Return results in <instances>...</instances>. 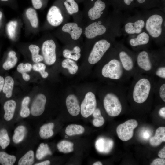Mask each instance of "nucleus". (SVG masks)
<instances>
[{
	"mask_svg": "<svg viewBox=\"0 0 165 165\" xmlns=\"http://www.w3.org/2000/svg\"><path fill=\"white\" fill-rule=\"evenodd\" d=\"M138 125L137 121L134 119L128 120L119 124L116 128V132L119 138L125 141L130 139L133 135L134 130Z\"/></svg>",
	"mask_w": 165,
	"mask_h": 165,
	"instance_id": "nucleus-6",
	"label": "nucleus"
},
{
	"mask_svg": "<svg viewBox=\"0 0 165 165\" xmlns=\"http://www.w3.org/2000/svg\"><path fill=\"white\" fill-rule=\"evenodd\" d=\"M163 22L162 16L157 14L152 15L147 20L145 25L146 29L152 37L157 38L161 35Z\"/></svg>",
	"mask_w": 165,
	"mask_h": 165,
	"instance_id": "nucleus-7",
	"label": "nucleus"
},
{
	"mask_svg": "<svg viewBox=\"0 0 165 165\" xmlns=\"http://www.w3.org/2000/svg\"><path fill=\"white\" fill-rule=\"evenodd\" d=\"M14 132L12 140L14 143L18 144L24 139L26 136L27 130L24 126L20 125L15 129Z\"/></svg>",
	"mask_w": 165,
	"mask_h": 165,
	"instance_id": "nucleus-23",
	"label": "nucleus"
},
{
	"mask_svg": "<svg viewBox=\"0 0 165 165\" xmlns=\"http://www.w3.org/2000/svg\"><path fill=\"white\" fill-rule=\"evenodd\" d=\"M158 156L160 158L165 159V147L164 146L159 152Z\"/></svg>",
	"mask_w": 165,
	"mask_h": 165,
	"instance_id": "nucleus-44",
	"label": "nucleus"
},
{
	"mask_svg": "<svg viewBox=\"0 0 165 165\" xmlns=\"http://www.w3.org/2000/svg\"><path fill=\"white\" fill-rule=\"evenodd\" d=\"M143 137L145 139H148L150 137V134L148 130H145L143 132Z\"/></svg>",
	"mask_w": 165,
	"mask_h": 165,
	"instance_id": "nucleus-48",
	"label": "nucleus"
},
{
	"mask_svg": "<svg viewBox=\"0 0 165 165\" xmlns=\"http://www.w3.org/2000/svg\"><path fill=\"white\" fill-rule=\"evenodd\" d=\"M16 55V53L13 51L9 52L8 58L2 65V67L4 69L9 70L16 65L18 61V58Z\"/></svg>",
	"mask_w": 165,
	"mask_h": 165,
	"instance_id": "nucleus-24",
	"label": "nucleus"
},
{
	"mask_svg": "<svg viewBox=\"0 0 165 165\" xmlns=\"http://www.w3.org/2000/svg\"><path fill=\"white\" fill-rule=\"evenodd\" d=\"M17 22L16 21H11L7 24L6 27L7 31L9 37L13 39L15 36Z\"/></svg>",
	"mask_w": 165,
	"mask_h": 165,
	"instance_id": "nucleus-39",
	"label": "nucleus"
},
{
	"mask_svg": "<svg viewBox=\"0 0 165 165\" xmlns=\"http://www.w3.org/2000/svg\"><path fill=\"white\" fill-rule=\"evenodd\" d=\"M146 0H137V2L139 3H143Z\"/></svg>",
	"mask_w": 165,
	"mask_h": 165,
	"instance_id": "nucleus-52",
	"label": "nucleus"
},
{
	"mask_svg": "<svg viewBox=\"0 0 165 165\" xmlns=\"http://www.w3.org/2000/svg\"><path fill=\"white\" fill-rule=\"evenodd\" d=\"M62 29L64 32L70 34L72 38L74 40L78 39L82 32V28L79 27L76 23L74 22L65 24L62 27Z\"/></svg>",
	"mask_w": 165,
	"mask_h": 165,
	"instance_id": "nucleus-15",
	"label": "nucleus"
},
{
	"mask_svg": "<svg viewBox=\"0 0 165 165\" xmlns=\"http://www.w3.org/2000/svg\"><path fill=\"white\" fill-rule=\"evenodd\" d=\"M64 5L70 15L77 13L79 11L78 5L74 0H66Z\"/></svg>",
	"mask_w": 165,
	"mask_h": 165,
	"instance_id": "nucleus-38",
	"label": "nucleus"
},
{
	"mask_svg": "<svg viewBox=\"0 0 165 165\" xmlns=\"http://www.w3.org/2000/svg\"><path fill=\"white\" fill-rule=\"evenodd\" d=\"M159 114L161 117L165 118V107L163 106L161 108L159 111Z\"/></svg>",
	"mask_w": 165,
	"mask_h": 165,
	"instance_id": "nucleus-45",
	"label": "nucleus"
},
{
	"mask_svg": "<svg viewBox=\"0 0 165 165\" xmlns=\"http://www.w3.org/2000/svg\"><path fill=\"white\" fill-rule=\"evenodd\" d=\"M157 58L158 57L151 56L146 50H143L139 52L135 57L136 66L138 72L153 77Z\"/></svg>",
	"mask_w": 165,
	"mask_h": 165,
	"instance_id": "nucleus-3",
	"label": "nucleus"
},
{
	"mask_svg": "<svg viewBox=\"0 0 165 165\" xmlns=\"http://www.w3.org/2000/svg\"><path fill=\"white\" fill-rule=\"evenodd\" d=\"M30 101V97L26 96L24 98L22 101L20 115L22 118L27 117L30 115L31 112L28 107Z\"/></svg>",
	"mask_w": 165,
	"mask_h": 165,
	"instance_id": "nucleus-34",
	"label": "nucleus"
},
{
	"mask_svg": "<svg viewBox=\"0 0 165 165\" xmlns=\"http://www.w3.org/2000/svg\"><path fill=\"white\" fill-rule=\"evenodd\" d=\"M149 40L148 35L143 32L138 35L136 38H131L129 41L130 45L133 47L144 45L147 44Z\"/></svg>",
	"mask_w": 165,
	"mask_h": 165,
	"instance_id": "nucleus-21",
	"label": "nucleus"
},
{
	"mask_svg": "<svg viewBox=\"0 0 165 165\" xmlns=\"http://www.w3.org/2000/svg\"><path fill=\"white\" fill-rule=\"evenodd\" d=\"M56 46L52 39L45 41L43 43L42 51L45 63L48 65L54 64L56 60Z\"/></svg>",
	"mask_w": 165,
	"mask_h": 165,
	"instance_id": "nucleus-9",
	"label": "nucleus"
},
{
	"mask_svg": "<svg viewBox=\"0 0 165 165\" xmlns=\"http://www.w3.org/2000/svg\"><path fill=\"white\" fill-rule=\"evenodd\" d=\"M46 101L45 96L40 94L38 95L34 100L31 106V113L35 117L41 115L44 112Z\"/></svg>",
	"mask_w": 165,
	"mask_h": 165,
	"instance_id": "nucleus-10",
	"label": "nucleus"
},
{
	"mask_svg": "<svg viewBox=\"0 0 165 165\" xmlns=\"http://www.w3.org/2000/svg\"><path fill=\"white\" fill-rule=\"evenodd\" d=\"M52 152L48 145L46 144L42 143L40 144L36 152V157L38 160H40L47 155H51Z\"/></svg>",
	"mask_w": 165,
	"mask_h": 165,
	"instance_id": "nucleus-27",
	"label": "nucleus"
},
{
	"mask_svg": "<svg viewBox=\"0 0 165 165\" xmlns=\"http://www.w3.org/2000/svg\"><path fill=\"white\" fill-rule=\"evenodd\" d=\"M165 141V127H160L156 130L155 135L149 140L150 145L154 147L159 146Z\"/></svg>",
	"mask_w": 165,
	"mask_h": 165,
	"instance_id": "nucleus-19",
	"label": "nucleus"
},
{
	"mask_svg": "<svg viewBox=\"0 0 165 165\" xmlns=\"http://www.w3.org/2000/svg\"><path fill=\"white\" fill-rule=\"evenodd\" d=\"M106 5L105 2L101 0H97L94 6L88 11V15L91 20H95L99 18L101 13L105 9Z\"/></svg>",
	"mask_w": 165,
	"mask_h": 165,
	"instance_id": "nucleus-16",
	"label": "nucleus"
},
{
	"mask_svg": "<svg viewBox=\"0 0 165 165\" xmlns=\"http://www.w3.org/2000/svg\"><path fill=\"white\" fill-rule=\"evenodd\" d=\"M5 80L4 78L0 76V92L2 90L4 83Z\"/></svg>",
	"mask_w": 165,
	"mask_h": 165,
	"instance_id": "nucleus-47",
	"label": "nucleus"
},
{
	"mask_svg": "<svg viewBox=\"0 0 165 165\" xmlns=\"http://www.w3.org/2000/svg\"><path fill=\"white\" fill-rule=\"evenodd\" d=\"M32 68L31 64L29 63H26L24 64L23 63H21L19 64L17 67V70L18 72L21 74L27 73L31 71Z\"/></svg>",
	"mask_w": 165,
	"mask_h": 165,
	"instance_id": "nucleus-41",
	"label": "nucleus"
},
{
	"mask_svg": "<svg viewBox=\"0 0 165 165\" xmlns=\"http://www.w3.org/2000/svg\"><path fill=\"white\" fill-rule=\"evenodd\" d=\"M106 31V28L104 25L97 22H93L86 28L85 35L88 38H93L104 34Z\"/></svg>",
	"mask_w": 165,
	"mask_h": 165,
	"instance_id": "nucleus-12",
	"label": "nucleus"
},
{
	"mask_svg": "<svg viewBox=\"0 0 165 165\" xmlns=\"http://www.w3.org/2000/svg\"><path fill=\"white\" fill-rule=\"evenodd\" d=\"M113 145V141L112 139L101 137L96 141L95 146L98 152L101 153H107L112 149Z\"/></svg>",
	"mask_w": 165,
	"mask_h": 165,
	"instance_id": "nucleus-14",
	"label": "nucleus"
},
{
	"mask_svg": "<svg viewBox=\"0 0 165 165\" xmlns=\"http://www.w3.org/2000/svg\"><path fill=\"white\" fill-rule=\"evenodd\" d=\"M150 165H165V160L164 159L157 158L154 160Z\"/></svg>",
	"mask_w": 165,
	"mask_h": 165,
	"instance_id": "nucleus-42",
	"label": "nucleus"
},
{
	"mask_svg": "<svg viewBox=\"0 0 165 165\" xmlns=\"http://www.w3.org/2000/svg\"><path fill=\"white\" fill-rule=\"evenodd\" d=\"M32 4L34 8L36 9H39L42 6L41 0H31Z\"/></svg>",
	"mask_w": 165,
	"mask_h": 165,
	"instance_id": "nucleus-43",
	"label": "nucleus"
},
{
	"mask_svg": "<svg viewBox=\"0 0 165 165\" xmlns=\"http://www.w3.org/2000/svg\"><path fill=\"white\" fill-rule=\"evenodd\" d=\"M32 68L34 71L39 72L43 78H46L48 76V73L45 71L46 66L44 64L36 63L33 65Z\"/></svg>",
	"mask_w": 165,
	"mask_h": 165,
	"instance_id": "nucleus-40",
	"label": "nucleus"
},
{
	"mask_svg": "<svg viewBox=\"0 0 165 165\" xmlns=\"http://www.w3.org/2000/svg\"><path fill=\"white\" fill-rule=\"evenodd\" d=\"M26 15L31 26L33 28H37L38 25V20L35 10L31 8L28 9L26 11Z\"/></svg>",
	"mask_w": 165,
	"mask_h": 165,
	"instance_id": "nucleus-36",
	"label": "nucleus"
},
{
	"mask_svg": "<svg viewBox=\"0 0 165 165\" xmlns=\"http://www.w3.org/2000/svg\"><path fill=\"white\" fill-rule=\"evenodd\" d=\"M14 84V81L12 77L7 76L5 78L2 90L7 98H10L12 96Z\"/></svg>",
	"mask_w": 165,
	"mask_h": 165,
	"instance_id": "nucleus-25",
	"label": "nucleus"
},
{
	"mask_svg": "<svg viewBox=\"0 0 165 165\" xmlns=\"http://www.w3.org/2000/svg\"><path fill=\"white\" fill-rule=\"evenodd\" d=\"M92 114L94 118L92 121L93 125L97 127L102 126L105 120L101 115L100 110L99 108H96Z\"/></svg>",
	"mask_w": 165,
	"mask_h": 165,
	"instance_id": "nucleus-37",
	"label": "nucleus"
},
{
	"mask_svg": "<svg viewBox=\"0 0 165 165\" xmlns=\"http://www.w3.org/2000/svg\"><path fill=\"white\" fill-rule=\"evenodd\" d=\"M2 13L1 11H0V26L1 24V20L2 19Z\"/></svg>",
	"mask_w": 165,
	"mask_h": 165,
	"instance_id": "nucleus-53",
	"label": "nucleus"
},
{
	"mask_svg": "<svg viewBox=\"0 0 165 165\" xmlns=\"http://www.w3.org/2000/svg\"><path fill=\"white\" fill-rule=\"evenodd\" d=\"M62 66L64 68L68 69L69 73L71 74H75L78 68L77 64L73 60L68 58L62 61Z\"/></svg>",
	"mask_w": 165,
	"mask_h": 165,
	"instance_id": "nucleus-32",
	"label": "nucleus"
},
{
	"mask_svg": "<svg viewBox=\"0 0 165 165\" xmlns=\"http://www.w3.org/2000/svg\"><path fill=\"white\" fill-rule=\"evenodd\" d=\"M54 125L53 123H50L42 125L39 129V135L41 138L48 139L54 134L53 129Z\"/></svg>",
	"mask_w": 165,
	"mask_h": 165,
	"instance_id": "nucleus-22",
	"label": "nucleus"
},
{
	"mask_svg": "<svg viewBox=\"0 0 165 165\" xmlns=\"http://www.w3.org/2000/svg\"><path fill=\"white\" fill-rule=\"evenodd\" d=\"M35 156L33 151H28L22 157L18 162L19 165H31L34 162Z\"/></svg>",
	"mask_w": 165,
	"mask_h": 165,
	"instance_id": "nucleus-30",
	"label": "nucleus"
},
{
	"mask_svg": "<svg viewBox=\"0 0 165 165\" xmlns=\"http://www.w3.org/2000/svg\"><path fill=\"white\" fill-rule=\"evenodd\" d=\"M1 1H8L9 0H0Z\"/></svg>",
	"mask_w": 165,
	"mask_h": 165,
	"instance_id": "nucleus-54",
	"label": "nucleus"
},
{
	"mask_svg": "<svg viewBox=\"0 0 165 165\" xmlns=\"http://www.w3.org/2000/svg\"><path fill=\"white\" fill-rule=\"evenodd\" d=\"M74 144L73 143L66 140H62L57 145L58 150L64 153H68L73 151Z\"/></svg>",
	"mask_w": 165,
	"mask_h": 165,
	"instance_id": "nucleus-33",
	"label": "nucleus"
},
{
	"mask_svg": "<svg viewBox=\"0 0 165 165\" xmlns=\"http://www.w3.org/2000/svg\"><path fill=\"white\" fill-rule=\"evenodd\" d=\"M117 53L122 67L131 78L138 72L136 64L135 57L124 49H119Z\"/></svg>",
	"mask_w": 165,
	"mask_h": 165,
	"instance_id": "nucleus-4",
	"label": "nucleus"
},
{
	"mask_svg": "<svg viewBox=\"0 0 165 165\" xmlns=\"http://www.w3.org/2000/svg\"><path fill=\"white\" fill-rule=\"evenodd\" d=\"M153 77L158 79L165 80V62L164 59L158 57L153 73Z\"/></svg>",
	"mask_w": 165,
	"mask_h": 165,
	"instance_id": "nucleus-20",
	"label": "nucleus"
},
{
	"mask_svg": "<svg viewBox=\"0 0 165 165\" xmlns=\"http://www.w3.org/2000/svg\"><path fill=\"white\" fill-rule=\"evenodd\" d=\"M145 24L144 21L141 19L134 23L128 22L125 25V30L126 32L129 34L139 33L142 31Z\"/></svg>",
	"mask_w": 165,
	"mask_h": 165,
	"instance_id": "nucleus-18",
	"label": "nucleus"
},
{
	"mask_svg": "<svg viewBox=\"0 0 165 165\" xmlns=\"http://www.w3.org/2000/svg\"><path fill=\"white\" fill-rule=\"evenodd\" d=\"M10 140L7 130L4 127L0 129V147L5 149L10 144Z\"/></svg>",
	"mask_w": 165,
	"mask_h": 165,
	"instance_id": "nucleus-29",
	"label": "nucleus"
},
{
	"mask_svg": "<svg viewBox=\"0 0 165 165\" xmlns=\"http://www.w3.org/2000/svg\"><path fill=\"white\" fill-rule=\"evenodd\" d=\"M50 163V162L49 160H46L42 162L37 163L35 164V165H49Z\"/></svg>",
	"mask_w": 165,
	"mask_h": 165,
	"instance_id": "nucleus-46",
	"label": "nucleus"
},
{
	"mask_svg": "<svg viewBox=\"0 0 165 165\" xmlns=\"http://www.w3.org/2000/svg\"><path fill=\"white\" fill-rule=\"evenodd\" d=\"M22 78L23 79L26 81H29L30 79L29 75L27 73H25L22 74Z\"/></svg>",
	"mask_w": 165,
	"mask_h": 165,
	"instance_id": "nucleus-49",
	"label": "nucleus"
},
{
	"mask_svg": "<svg viewBox=\"0 0 165 165\" xmlns=\"http://www.w3.org/2000/svg\"><path fill=\"white\" fill-rule=\"evenodd\" d=\"M101 74L103 78L109 79L114 83L125 85L131 79L123 69L117 53L103 66Z\"/></svg>",
	"mask_w": 165,
	"mask_h": 165,
	"instance_id": "nucleus-2",
	"label": "nucleus"
},
{
	"mask_svg": "<svg viewBox=\"0 0 165 165\" xmlns=\"http://www.w3.org/2000/svg\"><path fill=\"white\" fill-rule=\"evenodd\" d=\"M97 105L94 94L92 92L87 93L81 105L80 111L82 116L87 118L92 114L96 108Z\"/></svg>",
	"mask_w": 165,
	"mask_h": 165,
	"instance_id": "nucleus-8",
	"label": "nucleus"
},
{
	"mask_svg": "<svg viewBox=\"0 0 165 165\" xmlns=\"http://www.w3.org/2000/svg\"><path fill=\"white\" fill-rule=\"evenodd\" d=\"M84 131L85 129L82 126L72 124L69 125L66 127L65 132L67 135L71 136L82 134L84 133Z\"/></svg>",
	"mask_w": 165,
	"mask_h": 165,
	"instance_id": "nucleus-28",
	"label": "nucleus"
},
{
	"mask_svg": "<svg viewBox=\"0 0 165 165\" xmlns=\"http://www.w3.org/2000/svg\"><path fill=\"white\" fill-rule=\"evenodd\" d=\"M16 103L13 100H10L6 101L3 105L4 113L3 115L4 120L9 122L13 119L16 107Z\"/></svg>",
	"mask_w": 165,
	"mask_h": 165,
	"instance_id": "nucleus-17",
	"label": "nucleus"
},
{
	"mask_svg": "<svg viewBox=\"0 0 165 165\" xmlns=\"http://www.w3.org/2000/svg\"><path fill=\"white\" fill-rule=\"evenodd\" d=\"M66 104L69 114L74 116L78 115L80 111V107L76 97L74 94H70L67 97Z\"/></svg>",
	"mask_w": 165,
	"mask_h": 165,
	"instance_id": "nucleus-13",
	"label": "nucleus"
},
{
	"mask_svg": "<svg viewBox=\"0 0 165 165\" xmlns=\"http://www.w3.org/2000/svg\"><path fill=\"white\" fill-rule=\"evenodd\" d=\"M16 160V157L6 152L0 151V164L2 165H13Z\"/></svg>",
	"mask_w": 165,
	"mask_h": 165,
	"instance_id": "nucleus-31",
	"label": "nucleus"
},
{
	"mask_svg": "<svg viewBox=\"0 0 165 165\" xmlns=\"http://www.w3.org/2000/svg\"><path fill=\"white\" fill-rule=\"evenodd\" d=\"M102 163L100 161H97L93 164V165H102Z\"/></svg>",
	"mask_w": 165,
	"mask_h": 165,
	"instance_id": "nucleus-51",
	"label": "nucleus"
},
{
	"mask_svg": "<svg viewBox=\"0 0 165 165\" xmlns=\"http://www.w3.org/2000/svg\"><path fill=\"white\" fill-rule=\"evenodd\" d=\"M111 46L110 43L105 39H101L96 42L88 58L89 63L94 64L99 62Z\"/></svg>",
	"mask_w": 165,
	"mask_h": 165,
	"instance_id": "nucleus-5",
	"label": "nucleus"
},
{
	"mask_svg": "<svg viewBox=\"0 0 165 165\" xmlns=\"http://www.w3.org/2000/svg\"><path fill=\"white\" fill-rule=\"evenodd\" d=\"M47 19L51 25L57 27L61 24L63 21V17L59 8L56 6H53L48 11Z\"/></svg>",
	"mask_w": 165,
	"mask_h": 165,
	"instance_id": "nucleus-11",
	"label": "nucleus"
},
{
	"mask_svg": "<svg viewBox=\"0 0 165 165\" xmlns=\"http://www.w3.org/2000/svg\"><path fill=\"white\" fill-rule=\"evenodd\" d=\"M81 49L78 46H75L72 50L65 49L63 52L64 57L66 58L70 59L75 61H77L80 57Z\"/></svg>",
	"mask_w": 165,
	"mask_h": 165,
	"instance_id": "nucleus-26",
	"label": "nucleus"
},
{
	"mask_svg": "<svg viewBox=\"0 0 165 165\" xmlns=\"http://www.w3.org/2000/svg\"><path fill=\"white\" fill-rule=\"evenodd\" d=\"M29 49L31 53L32 60L34 62L38 63L43 60V56L39 54L40 48L38 46L31 44L29 46Z\"/></svg>",
	"mask_w": 165,
	"mask_h": 165,
	"instance_id": "nucleus-35",
	"label": "nucleus"
},
{
	"mask_svg": "<svg viewBox=\"0 0 165 165\" xmlns=\"http://www.w3.org/2000/svg\"><path fill=\"white\" fill-rule=\"evenodd\" d=\"M128 87L126 85L113 83L105 95L103 106L107 113L115 117L119 115L123 109L121 98L125 96Z\"/></svg>",
	"mask_w": 165,
	"mask_h": 165,
	"instance_id": "nucleus-1",
	"label": "nucleus"
},
{
	"mask_svg": "<svg viewBox=\"0 0 165 165\" xmlns=\"http://www.w3.org/2000/svg\"><path fill=\"white\" fill-rule=\"evenodd\" d=\"M134 0H123L124 2L127 5H129Z\"/></svg>",
	"mask_w": 165,
	"mask_h": 165,
	"instance_id": "nucleus-50",
	"label": "nucleus"
}]
</instances>
